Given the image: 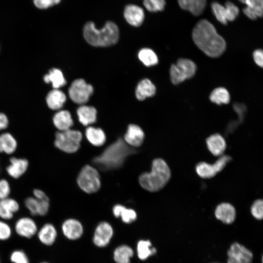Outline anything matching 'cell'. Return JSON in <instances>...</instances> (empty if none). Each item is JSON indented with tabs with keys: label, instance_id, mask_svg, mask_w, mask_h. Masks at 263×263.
<instances>
[{
	"label": "cell",
	"instance_id": "6da1fadb",
	"mask_svg": "<svg viewBox=\"0 0 263 263\" xmlns=\"http://www.w3.org/2000/svg\"><path fill=\"white\" fill-rule=\"evenodd\" d=\"M192 37L198 48L209 57H219L226 49L225 39L207 19H201L196 23L193 29Z\"/></svg>",
	"mask_w": 263,
	"mask_h": 263
},
{
	"label": "cell",
	"instance_id": "9c48e42d",
	"mask_svg": "<svg viewBox=\"0 0 263 263\" xmlns=\"http://www.w3.org/2000/svg\"><path fill=\"white\" fill-rule=\"evenodd\" d=\"M228 155L221 156L214 164H210L205 162L198 164L196 167L197 174L203 178L213 177L217 173L222 171L230 160Z\"/></svg>",
	"mask_w": 263,
	"mask_h": 263
},
{
	"label": "cell",
	"instance_id": "bcb514c9",
	"mask_svg": "<svg viewBox=\"0 0 263 263\" xmlns=\"http://www.w3.org/2000/svg\"><path fill=\"white\" fill-rule=\"evenodd\" d=\"M9 125V121L7 116L3 113H0V132L6 130Z\"/></svg>",
	"mask_w": 263,
	"mask_h": 263
},
{
	"label": "cell",
	"instance_id": "ab89813d",
	"mask_svg": "<svg viewBox=\"0 0 263 263\" xmlns=\"http://www.w3.org/2000/svg\"><path fill=\"white\" fill-rule=\"evenodd\" d=\"M10 259L13 263H29L26 253L21 250H16L11 254Z\"/></svg>",
	"mask_w": 263,
	"mask_h": 263
},
{
	"label": "cell",
	"instance_id": "603a6c76",
	"mask_svg": "<svg viewBox=\"0 0 263 263\" xmlns=\"http://www.w3.org/2000/svg\"><path fill=\"white\" fill-rule=\"evenodd\" d=\"M76 113L79 121L84 126H88L96 121L97 111L93 106L82 105L77 109Z\"/></svg>",
	"mask_w": 263,
	"mask_h": 263
},
{
	"label": "cell",
	"instance_id": "30bf717a",
	"mask_svg": "<svg viewBox=\"0 0 263 263\" xmlns=\"http://www.w3.org/2000/svg\"><path fill=\"white\" fill-rule=\"evenodd\" d=\"M227 254V263H252L253 259L251 251L238 243L231 245Z\"/></svg>",
	"mask_w": 263,
	"mask_h": 263
},
{
	"label": "cell",
	"instance_id": "7a4b0ae2",
	"mask_svg": "<svg viewBox=\"0 0 263 263\" xmlns=\"http://www.w3.org/2000/svg\"><path fill=\"white\" fill-rule=\"evenodd\" d=\"M133 150L122 138H119L94 157L93 163L103 170L117 169L123 165Z\"/></svg>",
	"mask_w": 263,
	"mask_h": 263
},
{
	"label": "cell",
	"instance_id": "c3c4849f",
	"mask_svg": "<svg viewBox=\"0 0 263 263\" xmlns=\"http://www.w3.org/2000/svg\"><path fill=\"white\" fill-rule=\"evenodd\" d=\"M241 2L244 3H245V1L246 0H239Z\"/></svg>",
	"mask_w": 263,
	"mask_h": 263
},
{
	"label": "cell",
	"instance_id": "f546056e",
	"mask_svg": "<svg viewBox=\"0 0 263 263\" xmlns=\"http://www.w3.org/2000/svg\"><path fill=\"white\" fill-rule=\"evenodd\" d=\"M113 212L115 217L121 218L122 221L126 224L133 222L137 218V214L133 209L127 208L120 204L115 205L113 207Z\"/></svg>",
	"mask_w": 263,
	"mask_h": 263
},
{
	"label": "cell",
	"instance_id": "277c9868",
	"mask_svg": "<svg viewBox=\"0 0 263 263\" xmlns=\"http://www.w3.org/2000/svg\"><path fill=\"white\" fill-rule=\"evenodd\" d=\"M170 176V169L165 161L162 158H156L152 161L151 171L141 174L138 181L145 190L156 192L166 185Z\"/></svg>",
	"mask_w": 263,
	"mask_h": 263
},
{
	"label": "cell",
	"instance_id": "e0dca14e",
	"mask_svg": "<svg viewBox=\"0 0 263 263\" xmlns=\"http://www.w3.org/2000/svg\"><path fill=\"white\" fill-rule=\"evenodd\" d=\"M61 228L64 235L71 240L80 238L83 233L82 225L75 219L66 220L62 224Z\"/></svg>",
	"mask_w": 263,
	"mask_h": 263
},
{
	"label": "cell",
	"instance_id": "4fadbf2b",
	"mask_svg": "<svg viewBox=\"0 0 263 263\" xmlns=\"http://www.w3.org/2000/svg\"><path fill=\"white\" fill-rule=\"evenodd\" d=\"M113 234L112 225L107 222H102L96 226L93 237L94 244L98 247H104L110 243Z\"/></svg>",
	"mask_w": 263,
	"mask_h": 263
},
{
	"label": "cell",
	"instance_id": "44dd1931",
	"mask_svg": "<svg viewBox=\"0 0 263 263\" xmlns=\"http://www.w3.org/2000/svg\"><path fill=\"white\" fill-rule=\"evenodd\" d=\"M53 124L59 131L70 129L74 124L71 113L67 110L56 112L52 118Z\"/></svg>",
	"mask_w": 263,
	"mask_h": 263
},
{
	"label": "cell",
	"instance_id": "52a82bcc",
	"mask_svg": "<svg viewBox=\"0 0 263 263\" xmlns=\"http://www.w3.org/2000/svg\"><path fill=\"white\" fill-rule=\"evenodd\" d=\"M196 66L191 60L180 58L170 68V76L174 84H179L192 77L195 74Z\"/></svg>",
	"mask_w": 263,
	"mask_h": 263
},
{
	"label": "cell",
	"instance_id": "d590c367",
	"mask_svg": "<svg viewBox=\"0 0 263 263\" xmlns=\"http://www.w3.org/2000/svg\"><path fill=\"white\" fill-rule=\"evenodd\" d=\"M166 4L165 0H144L143 5L147 10L151 12L161 11Z\"/></svg>",
	"mask_w": 263,
	"mask_h": 263
},
{
	"label": "cell",
	"instance_id": "7bdbcfd3",
	"mask_svg": "<svg viewBox=\"0 0 263 263\" xmlns=\"http://www.w3.org/2000/svg\"><path fill=\"white\" fill-rule=\"evenodd\" d=\"M61 0H33V2L37 8L44 9L57 4Z\"/></svg>",
	"mask_w": 263,
	"mask_h": 263
},
{
	"label": "cell",
	"instance_id": "2e32d148",
	"mask_svg": "<svg viewBox=\"0 0 263 263\" xmlns=\"http://www.w3.org/2000/svg\"><path fill=\"white\" fill-rule=\"evenodd\" d=\"M20 208L19 202L10 196L0 200V218L3 220H10Z\"/></svg>",
	"mask_w": 263,
	"mask_h": 263
},
{
	"label": "cell",
	"instance_id": "4dcf8cb0",
	"mask_svg": "<svg viewBox=\"0 0 263 263\" xmlns=\"http://www.w3.org/2000/svg\"><path fill=\"white\" fill-rule=\"evenodd\" d=\"M133 255L132 249L127 245L117 247L113 252V259L116 263H130V259Z\"/></svg>",
	"mask_w": 263,
	"mask_h": 263
},
{
	"label": "cell",
	"instance_id": "3957f363",
	"mask_svg": "<svg viewBox=\"0 0 263 263\" xmlns=\"http://www.w3.org/2000/svg\"><path fill=\"white\" fill-rule=\"evenodd\" d=\"M86 41L95 47H108L116 44L119 38L117 25L113 22H107L101 29L96 28L92 21L87 22L83 28Z\"/></svg>",
	"mask_w": 263,
	"mask_h": 263
},
{
	"label": "cell",
	"instance_id": "5b68a950",
	"mask_svg": "<svg viewBox=\"0 0 263 263\" xmlns=\"http://www.w3.org/2000/svg\"><path fill=\"white\" fill-rule=\"evenodd\" d=\"M82 139V134L79 131L70 129L58 131L55 134L54 145L63 152L74 153L79 149Z\"/></svg>",
	"mask_w": 263,
	"mask_h": 263
},
{
	"label": "cell",
	"instance_id": "7402d4cb",
	"mask_svg": "<svg viewBox=\"0 0 263 263\" xmlns=\"http://www.w3.org/2000/svg\"><path fill=\"white\" fill-rule=\"evenodd\" d=\"M207 148L214 156L221 155L225 151L226 144L224 138L220 134H213L206 140Z\"/></svg>",
	"mask_w": 263,
	"mask_h": 263
},
{
	"label": "cell",
	"instance_id": "d4e9b609",
	"mask_svg": "<svg viewBox=\"0 0 263 263\" xmlns=\"http://www.w3.org/2000/svg\"><path fill=\"white\" fill-rule=\"evenodd\" d=\"M56 230L54 225L50 223L44 224L38 232L39 240L46 245L53 244L56 241Z\"/></svg>",
	"mask_w": 263,
	"mask_h": 263
},
{
	"label": "cell",
	"instance_id": "ee69618b",
	"mask_svg": "<svg viewBox=\"0 0 263 263\" xmlns=\"http://www.w3.org/2000/svg\"><path fill=\"white\" fill-rule=\"evenodd\" d=\"M252 56L256 64L263 68V50L262 49H256L253 52Z\"/></svg>",
	"mask_w": 263,
	"mask_h": 263
},
{
	"label": "cell",
	"instance_id": "e575fe53",
	"mask_svg": "<svg viewBox=\"0 0 263 263\" xmlns=\"http://www.w3.org/2000/svg\"><path fill=\"white\" fill-rule=\"evenodd\" d=\"M211 7L216 19L222 24H226L228 20L225 5H222L217 2H213L211 4Z\"/></svg>",
	"mask_w": 263,
	"mask_h": 263
},
{
	"label": "cell",
	"instance_id": "f1b7e54d",
	"mask_svg": "<svg viewBox=\"0 0 263 263\" xmlns=\"http://www.w3.org/2000/svg\"><path fill=\"white\" fill-rule=\"evenodd\" d=\"M46 83H51L54 89H59L66 84V81L62 71L57 68L50 69L48 73L43 76Z\"/></svg>",
	"mask_w": 263,
	"mask_h": 263
},
{
	"label": "cell",
	"instance_id": "f907efd6",
	"mask_svg": "<svg viewBox=\"0 0 263 263\" xmlns=\"http://www.w3.org/2000/svg\"><path fill=\"white\" fill-rule=\"evenodd\" d=\"M41 263H47V262H42Z\"/></svg>",
	"mask_w": 263,
	"mask_h": 263
},
{
	"label": "cell",
	"instance_id": "60d3db41",
	"mask_svg": "<svg viewBox=\"0 0 263 263\" xmlns=\"http://www.w3.org/2000/svg\"><path fill=\"white\" fill-rule=\"evenodd\" d=\"M11 188L10 182L5 178H0V200L10 196Z\"/></svg>",
	"mask_w": 263,
	"mask_h": 263
},
{
	"label": "cell",
	"instance_id": "7dc6e473",
	"mask_svg": "<svg viewBox=\"0 0 263 263\" xmlns=\"http://www.w3.org/2000/svg\"><path fill=\"white\" fill-rule=\"evenodd\" d=\"M244 14L250 19L255 20L258 18L255 12L251 8L246 6L243 9Z\"/></svg>",
	"mask_w": 263,
	"mask_h": 263
},
{
	"label": "cell",
	"instance_id": "cb8c5ba5",
	"mask_svg": "<svg viewBox=\"0 0 263 263\" xmlns=\"http://www.w3.org/2000/svg\"><path fill=\"white\" fill-rule=\"evenodd\" d=\"M66 101L65 94L58 89H54L50 91L46 97L47 106L53 110L60 109Z\"/></svg>",
	"mask_w": 263,
	"mask_h": 263
},
{
	"label": "cell",
	"instance_id": "5bb4252c",
	"mask_svg": "<svg viewBox=\"0 0 263 263\" xmlns=\"http://www.w3.org/2000/svg\"><path fill=\"white\" fill-rule=\"evenodd\" d=\"M15 229L20 236L31 238L38 231V227L35 221L29 217L19 218L15 223Z\"/></svg>",
	"mask_w": 263,
	"mask_h": 263
},
{
	"label": "cell",
	"instance_id": "ac0fdd59",
	"mask_svg": "<svg viewBox=\"0 0 263 263\" xmlns=\"http://www.w3.org/2000/svg\"><path fill=\"white\" fill-rule=\"evenodd\" d=\"M145 134L138 125L130 124L124 135V140L130 147H138L143 143Z\"/></svg>",
	"mask_w": 263,
	"mask_h": 263
},
{
	"label": "cell",
	"instance_id": "ba28073f",
	"mask_svg": "<svg viewBox=\"0 0 263 263\" xmlns=\"http://www.w3.org/2000/svg\"><path fill=\"white\" fill-rule=\"evenodd\" d=\"M93 92L92 85L82 78L75 80L68 90L69 95L71 100L81 105L88 102Z\"/></svg>",
	"mask_w": 263,
	"mask_h": 263
},
{
	"label": "cell",
	"instance_id": "7c38bea8",
	"mask_svg": "<svg viewBox=\"0 0 263 263\" xmlns=\"http://www.w3.org/2000/svg\"><path fill=\"white\" fill-rule=\"evenodd\" d=\"M23 206L31 215L44 216L50 208V198L38 200L33 196H28L24 199Z\"/></svg>",
	"mask_w": 263,
	"mask_h": 263
},
{
	"label": "cell",
	"instance_id": "b9f144b4",
	"mask_svg": "<svg viewBox=\"0 0 263 263\" xmlns=\"http://www.w3.org/2000/svg\"><path fill=\"white\" fill-rule=\"evenodd\" d=\"M12 233L9 225L4 221L0 220V240L4 241L8 239Z\"/></svg>",
	"mask_w": 263,
	"mask_h": 263
},
{
	"label": "cell",
	"instance_id": "d6a6232c",
	"mask_svg": "<svg viewBox=\"0 0 263 263\" xmlns=\"http://www.w3.org/2000/svg\"><path fill=\"white\" fill-rule=\"evenodd\" d=\"M139 60L146 66L150 67L157 64L158 59L155 52L150 48H142L138 54Z\"/></svg>",
	"mask_w": 263,
	"mask_h": 263
},
{
	"label": "cell",
	"instance_id": "ffe728a7",
	"mask_svg": "<svg viewBox=\"0 0 263 263\" xmlns=\"http://www.w3.org/2000/svg\"><path fill=\"white\" fill-rule=\"evenodd\" d=\"M216 218L226 224L234 222L236 216L235 207L228 203H223L217 206L215 210Z\"/></svg>",
	"mask_w": 263,
	"mask_h": 263
},
{
	"label": "cell",
	"instance_id": "8992f818",
	"mask_svg": "<svg viewBox=\"0 0 263 263\" xmlns=\"http://www.w3.org/2000/svg\"><path fill=\"white\" fill-rule=\"evenodd\" d=\"M76 181L80 189L89 194L96 192L101 187L100 177L98 170L89 165L82 168Z\"/></svg>",
	"mask_w": 263,
	"mask_h": 263
},
{
	"label": "cell",
	"instance_id": "f6af8a7d",
	"mask_svg": "<svg viewBox=\"0 0 263 263\" xmlns=\"http://www.w3.org/2000/svg\"><path fill=\"white\" fill-rule=\"evenodd\" d=\"M233 108L238 115L240 121H242L246 112L245 105L242 103H235L233 105Z\"/></svg>",
	"mask_w": 263,
	"mask_h": 263
},
{
	"label": "cell",
	"instance_id": "836d02e7",
	"mask_svg": "<svg viewBox=\"0 0 263 263\" xmlns=\"http://www.w3.org/2000/svg\"><path fill=\"white\" fill-rule=\"evenodd\" d=\"M151 244L149 240H140L137 245V256L139 259L145 260L156 252V249L151 248Z\"/></svg>",
	"mask_w": 263,
	"mask_h": 263
},
{
	"label": "cell",
	"instance_id": "1f68e13d",
	"mask_svg": "<svg viewBox=\"0 0 263 263\" xmlns=\"http://www.w3.org/2000/svg\"><path fill=\"white\" fill-rule=\"evenodd\" d=\"M210 100L218 105L228 104L230 100V95L228 91L224 87H218L211 93Z\"/></svg>",
	"mask_w": 263,
	"mask_h": 263
},
{
	"label": "cell",
	"instance_id": "484cf974",
	"mask_svg": "<svg viewBox=\"0 0 263 263\" xmlns=\"http://www.w3.org/2000/svg\"><path fill=\"white\" fill-rule=\"evenodd\" d=\"M156 93V87L149 79H143L137 84L135 90V96L139 100L153 96Z\"/></svg>",
	"mask_w": 263,
	"mask_h": 263
},
{
	"label": "cell",
	"instance_id": "4316f807",
	"mask_svg": "<svg viewBox=\"0 0 263 263\" xmlns=\"http://www.w3.org/2000/svg\"><path fill=\"white\" fill-rule=\"evenodd\" d=\"M180 7L188 11L194 16L201 15L204 11L206 0H178Z\"/></svg>",
	"mask_w": 263,
	"mask_h": 263
},
{
	"label": "cell",
	"instance_id": "9a60e30c",
	"mask_svg": "<svg viewBox=\"0 0 263 263\" xmlns=\"http://www.w3.org/2000/svg\"><path fill=\"white\" fill-rule=\"evenodd\" d=\"M124 17L127 22L131 25L138 27L143 22L145 14L143 9L141 7L130 4L125 6Z\"/></svg>",
	"mask_w": 263,
	"mask_h": 263
},
{
	"label": "cell",
	"instance_id": "8fae6325",
	"mask_svg": "<svg viewBox=\"0 0 263 263\" xmlns=\"http://www.w3.org/2000/svg\"><path fill=\"white\" fill-rule=\"evenodd\" d=\"M29 165V161L25 158L10 156L5 170L9 177L17 180L27 172Z\"/></svg>",
	"mask_w": 263,
	"mask_h": 263
},
{
	"label": "cell",
	"instance_id": "74e56055",
	"mask_svg": "<svg viewBox=\"0 0 263 263\" xmlns=\"http://www.w3.org/2000/svg\"><path fill=\"white\" fill-rule=\"evenodd\" d=\"M244 4L255 12L258 18L263 17V0H246Z\"/></svg>",
	"mask_w": 263,
	"mask_h": 263
},
{
	"label": "cell",
	"instance_id": "83f0119b",
	"mask_svg": "<svg viewBox=\"0 0 263 263\" xmlns=\"http://www.w3.org/2000/svg\"><path fill=\"white\" fill-rule=\"evenodd\" d=\"M85 135L88 141L93 146H102L106 140V134L101 128L89 126L85 131Z\"/></svg>",
	"mask_w": 263,
	"mask_h": 263
},
{
	"label": "cell",
	"instance_id": "f35d334b",
	"mask_svg": "<svg viewBox=\"0 0 263 263\" xmlns=\"http://www.w3.org/2000/svg\"><path fill=\"white\" fill-rule=\"evenodd\" d=\"M225 6L228 21L235 20L239 13L238 7L229 1L225 3Z\"/></svg>",
	"mask_w": 263,
	"mask_h": 263
},
{
	"label": "cell",
	"instance_id": "d6986e66",
	"mask_svg": "<svg viewBox=\"0 0 263 263\" xmlns=\"http://www.w3.org/2000/svg\"><path fill=\"white\" fill-rule=\"evenodd\" d=\"M18 143L15 136L8 131L0 133V153L13 155L16 151Z\"/></svg>",
	"mask_w": 263,
	"mask_h": 263
},
{
	"label": "cell",
	"instance_id": "8d00e7d4",
	"mask_svg": "<svg viewBox=\"0 0 263 263\" xmlns=\"http://www.w3.org/2000/svg\"><path fill=\"white\" fill-rule=\"evenodd\" d=\"M250 212L256 219L263 220V199L255 201L251 206Z\"/></svg>",
	"mask_w": 263,
	"mask_h": 263
},
{
	"label": "cell",
	"instance_id": "681fc988",
	"mask_svg": "<svg viewBox=\"0 0 263 263\" xmlns=\"http://www.w3.org/2000/svg\"><path fill=\"white\" fill-rule=\"evenodd\" d=\"M262 263H263V254L262 257Z\"/></svg>",
	"mask_w": 263,
	"mask_h": 263
}]
</instances>
